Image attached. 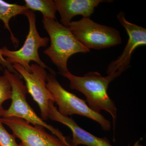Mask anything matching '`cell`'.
Here are the masks:
<instances>
[{"label": "cell", "instance_id": "cell-1", "mask_svg": "<svg viewBox=\"0 0 146 146\" xmlns=\"http://www.w3.org/2000/svg\"><path fill=\"white\" fill-rule=\"evenodd\" d=\"M122 73L117 71L107 76H103L96 72H89L83 76L74 75L69 71L59 74L69 80L70 89L79 91L84 95L86 104L90 109L96 113L104 110L110 114L115 131L117 108L108 96L107 90L110 82Z\"/></svg>", "mask_w": 146, "mask_h": 146}, {"label": "cell", "instance_id": "cell-2", "mask_svg": "<svg viewBox=\"0 0 146 146\" xmlns=\"http://www.w3.org/2000/svg\"><path fill=\"white\" fill-rule=\"evenodd\" d=\"M42 23L50 40V45L44 53L58 68V74L69 71L67 63L72 55L90 52V50L78 40L68 27L49 18H43Z\"/></svg>", "mask_w": 146, "mask_h": 146}, {"label": "cell", "instance_id": "cell-3", "mask_svg": "<svg viewBox=\"0 0 146 146\" xmlns=\"http://www.w3.org/2000/svg\"><path fill=\"white\" fill-rule=\"evenodd\" d=\"M46 80L47 89L52 94L55 102L58 106V112L65 117L78 115L89 118L98 123L102 129L108 131L111 129V123L101 115L89 108L86 101L64 89L58 81L56 73L50 68Z\"/></svg>", "mask_w": 146, "mask_h": 146}, {"label": "cell", "instance_id": "cell-4", "mask_svg": "<svg viewBox=\"0 0 146 146\" xmlns=\"http://www.w3.org/2000/svg\"><path fill=\"white\" fill-rule=\"evenodd\" d=\"M4 75L7 78L11 84L12 102L8 109L5 110L2 117H16L23 119L34 125L41 126L50 131L66 146H71L66 140V137L60 131L45 122L36 115L29 105L26 100L27 89L22 80V77L11 72L7 69L4 70Z\"/></svg>", "mask_w": 146, "mask_h": 146}, {"label": "cell", "instance_id": "cell-5", "mask_svg": "<svg viewBox=\"0 0 146 146\" xmlns=\"http://www.w3.org/2000/svg\"><path fill=\"white\" fill-rule=\"evenodd\" d=\"M25 15L28 20L29 29L23 45L17 50H11L6 46L3 47L1 48L2 54L6 57L5 60L9 64H19L29 72H31L29 63L31 61L49 70L50 68L40 59L38 50L40 48L46 46L49 38L39 35L36 28V16L34 11L29 9Z\"/></svg>", "mask_w": 146, "mask_h": 146}, {"label": "cell", "instance_id": "cell-6", "mask_svg": "<svg viewBox=\"0 0 146 146\" xmlns=\"http://www.w3.org/2000/svg\"><path fill=\"white\" fill-rule=\"evenodd\" d=\"M68 27L78 40L89 50L110 48L122 42L118 31L95 23L90 18L72 21Z\"/></svg>", "mask_w": 146, "mask_h": 146}, {"label": "cell", "instance_id": "cell-7", "mask_svg": "<svg viewBox=\"0 0 146 146\" xmlns=\"http://www.w3.org/2000/svg\"><path fill=\"white\" fill-rule=\"evenodd\" d=\"M12 65L25 80L28 93L39 106L42 119L44 121L48 120L50 101L55 102L53 96L46 87L48 74L46 69L36 63L32 64L31 65V72H29L19 64Z\"/></svg>", "mask_w": 146, "mask_h": 146}, {"label": "cell", "instance_id": "cell-8", "mask_svg": "<svg viewBox=\"0 0 146 146\" xmlns=\"http://www.w3.org/2000/svg\"><path fill=\"white\" fill-rule=\"evenodd\" d=\"M3 124L10 128L23 146H67L56 136L47 133L41 126L31 125L16 117L1 118Z\"/></svg>", "mask_w": 146, "mask_h": 146}, {"label": "cell", "instance_id": "cell-9", "mask_svg": "<svg viewBox=\"0 0 146 146\" xmlns=\"http://www.w3.org/2000/svg\"><path fill=\"white\" fill-rule=\"evenodd\" d=\"M118 21L125 29L129 36L125 48L121 54L112 61L108 67V75L119 71L123 72L130 66L131 55L137 47L146 45V29L127 21L124 13L120 12L117 16Z\"/></svg>", "mask_w": 146, "mask_h": 146}, {"label": "cell", "instance_id": "cell-10", "mask_svg": "<svg viewBox=\"0 0 146 146\" xmlns=\"http://www.w3.org/2000/svg\"><path fill=\"white\" fill-rule=\"evenodd\" d=\"M54 102L50 101L48 119L68 126L72 133L71 146L83 145L86 146H114L106 137L99 138L80 127L72 118L65 117L58 112Z\"/></svg>", "mask_w": 146, "mask_h": 146}, {"label": "cell", "instance_id": "cell-11", "mask_svg": "<svg viewBox=\"0 0 146 146\" xmlns=\"http://www.w3.org/2000/svg\"><path fill=\"white\" fill-rule=\"evenodd\" d=\"M104 0H55L56 9L60 16L61 24L69 27L73 17L81 15L83 18H90L95 7L100 3L111 2Z\"/></svg>", "mask_w": 146, "mask_h": 146}, {"label": "cell", "instance_id": "cell-12", "mask_svg": "<svg viewBox=\"0 0 146 146\" xmlns=\"http://www.w3.org/2000/svg\"><path fill=\"white\" fill-rule=\"evenodd\" d=\"M28 10L25 5L8 3L0 0V21H2L5 28L10 33L11 40L16 48L18 47L19 40L14 36L11 31L9 25V21L11 18L18 15H25Z\"/></svg>", "mask_w": 146, "mask_h": 146}, {"label": "cell", "instance_id": "cell-13", "mask_svg": "<svg viewBox=\"0 0 146 146\" xmlns=\"http://www.w3.org/2000/svg\"><path fill=\"white\" fill-rule=\"evenodd\" d=\"M25 5L29 10L39 11L43 18L56 20L57 9L54 1L52 0H25Z\"/></svg>", "mask_w": 146, "mask_h": 146}, {"label": "cell", "instance_id": "cell-14", "mask_svg": "<svg viewBox=\"0 0 146 146\" xmlns=\"http://www.w3.org/2000/svg\"><path fill=\"white\" fill-rule=\"evenodd\" d=\"M12 88L10 81L4 75L0 76V117H2L5 109L2 106L4 102L11 99Z\"/></svg>", "mask_w": 146, "mask_h": 146}, {"label": "cell", "instance_id": "cell-15", "mask_svg": "<svg viewBox=\"0 0 146 146\" xmlns=\"http://www.w3.org/2000/svg\"><path fill=\"white\" fill-rule=\"evenodd\" d=\"M0 117V146H23L16 141V137L10 134L3 126Z\"/></svg>", "mask_w": 146, "mask_h": 146}, {"label": "cell", "instance_id": "cell-16", "mask_svg": "<svg viewBox=\"0 0 146 146\" xmlns=\"http://www.w3.org/2000/svg\"><path fill=\"white\" fill-rule=\"evenodd\" d=\"M3 68L4 69H7L11 72L20 75V74L14 70L13 65L7 63V61L5 60V58L3 56L1 52V48H0V70H3Z\"/></svg>", "mask_w": 146, "mask_h": 146}, {"label": "cell", "instance_id": "cell-17", "mask_svg": "<svg viewBox=\"0 0 146 146\" xmlns=\"http://www.w3.org/2000/svg\"><path fill=\"white\" fill-rule=\"evenodd\" d=\"M133 146H143L141 145L139 143V141H138L135 143L133 145Z\"/></svg>", "mask_w": 146, "mask_h": 146}, {"label": "cell", "instance_id": "cell-18", "mask_svg": "<svg viewBox=\"0 0 146 146\" xmlns=\"http://www.w3.org/2000/svg\"><path fill=\"white\" fill-rule=\"evenodd\" d=\"M127 146H130V145H129H129H128Z\"/></svg>", "mask_w": 146, "mask_h": 146}]
</instances>
